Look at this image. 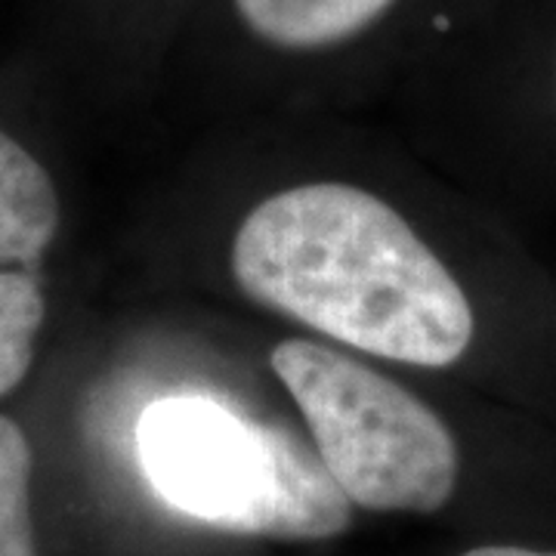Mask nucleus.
<instances>
[{
  "label": "nucleus",
  "instance_id": "nucleus-1",
  "mask_svg": "<svg viewBox=\"0 0 556 556\" xmlns=\"http://www.w3.org/2000/svg\"><path fill=\"white\" fill-rule=\"evenodd\" d=\"M232 278L248 298L368 356L448 368L473 306L408 219L346 182L276 192L241 219Z\"/></svg>",
  "mask_w": 556,
  "mask_h": 556
},
{
  "label": "nucleus",
  "instance_id": "nucleus-2",
  "mask_svg": "<svg viewBox=\"0 0 556 556\" xmlns=\"http://www.w3.org/2000/svg\"><path fill=\"white\" fill-rule=\"evenodd\" d=\"M155 492L236 535L321 541L350 522V497L288 427L244 420L207 399H167L139 424Z\"/></svg>",
  "mask_w": 556,
  "mask_h": 556
},
{
  "label": "nucleus",
  "instance_id": "nucleus-7",
  "mask_svg": "<svg viewBox=\"0 0 556 556\" xmlns=\"http://www.w3.org/2000/svg\"><path fill=\"white\" fill-rule=\"evenodd\" d=\"M28 485L31 445L13 417L0 415V556H38Z\"/></svg>",
  "mask_w": 556,
  "mask_h": 556
},
{
  "label": "nucleus",
  "instance_id": "nucleus-4",
  "mask_svg": "<svg viewBox=\"0 0 556 556\" xmlns=\"http://www.w3.org/2000/svg\"><path fill=\"white\" fill-rule=\"evenodd\" d=\"M60 229L50 174L0 130V266H38Z\"/></svg>",
  "mask_w": 556,
  "mask_h": 556
},
{
  "label": "nucleus",
  "instance_id": "nucleus-8",
  "mask_svg": "<svg viewBox=\"0 0 556 556\" xmlns=\"http://www.w3.org/2000/svg\"><path fill=\"white\" fill-rule=\"evenodd\" d=\"M460 556H556V551H532V547H514V544H489V547H473Z\"/></svg>",
  "mask_w": 556,
  "mask_h": 556
},
{
  "label": "nucleus",
  "instance_id": "nucleus-5",
  "mask_svg": "<svg viewBox=\"0 0 556 556\" xmlns=\"http://www.w3.org/2000/svg\"><path fill=\"white\" fill-rule=\"evenodd\" d=\"M393 0H236L244 25L285 50H321L356 38Z\"/></svg>",
  "mask_w": 556,
  "mask_h": 556
},
{
  "label": "nucleus",
  "instance_id": "nucleus-3",
  "mask_svg": "<svg viewBox=\"0 0 556 556\" xmlns=\"http://www.w3.org/2000/svg\"><path fill=\"white\" fill-rule=\"evenodd\" d=\"M269 362L353 504L378 514H437L452 501L455 437L427 402L313 340H285Z\"/></svg>",
  "mask_w": 556,
  "mask_h": 556
},
{
  "label": "nucleus",
  "instance_id": "nucleus-6",
  "mask_svg": "<svg viewBox=\"0 0 556 556\" xmlns=\"http://www.w3.org/2000/svg\"><path fill=\"white\" fill-rule=\"evenodd\" d=\"M43 316L47 303L38 278L0 273V399L10 396L31 371Z\"/></svg>",
  "mask_w": 556,
  "mask_h": 556
}]
</instances>
